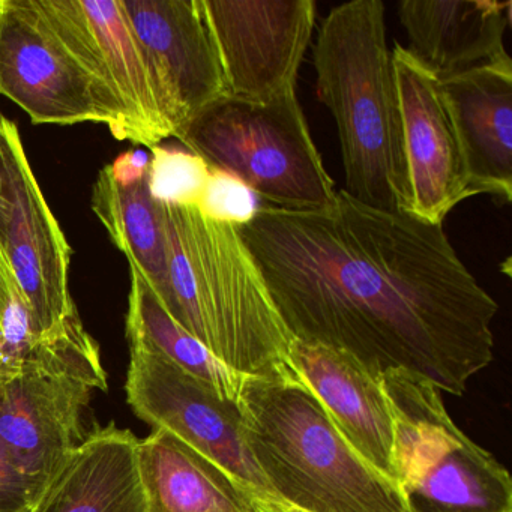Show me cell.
Segmentation results:
<instances>
[{
	"label": "cell",
	"instance_id": "1",
	"mask_svg": "<svg viewBox=\"0 0 512 512\" xmlns=\"http://www.w3.org/2000/svg\"><path fill=\"white\" fill-rule=\"evenodd\" d=\"M236 230L295 340L346 353L377 379L407 371L452 395L493 362L499 305L443 224L340 190L325 211L263 205Z\"/></svg>",
	"mask_w": 512,
	"mask_h": 512
},
{
	"label": "cell",
	"instance_id": "2",
	"mask_svg": "<svg viewBox=\"0 0 512 512\" xmlns=\"http://www.w3.org/2000/svg\"><path fill=\"white\" fill-rule=\"evenodd\" d=\"M163 215L170 316L235 373L298 380L290 365L295 338L236 227L197 208L163 205Z\"/></svg>",
	"mask_w": 512,
	"mask_h": 512
},
{
	"label": "cell",
	"instance_id": "3",
	"mask_svg": "<svg viewBox=\"0 0 512 512\" xmlns=\"http://www.w3.org/2000/svg\"><path fill=\"white\" fill-rule=\"evenodd\" d=\"M317 94L337 124L344 193L362 205L410 214L403 124L385 5L352 0L323 19L313 49Z\"/></svg>",
	"mask_w": 512,
	"mask_h": 512
},
{
	"label": "cell",
	"instance_id": "4",
	"mask_svg": "<svg viewBox=\"0 0 512 512\" xmlns=\"http://www.w3.org/2000/svg\"><path fill=\"white\" fill-rule=\"evenodd\" d=\"M245 446L277 499L302 512H409L397 482L374 469L299 380L245 377Z\"/></svg>",
	"mask_w": 512,
	"mask_h": 512
},
{
	"label": "cell",
	"instance_id": "5",
	"mask_svg": "<svg viewBox=\"0 0 512 512\" xmlns=\"http://www.w3.org/2000/svg\"><path fill=\"white\" fill-rule=\"evenodd\" d=\"M175 137L211 169L244 181L265 206L325 211L337 200L296 89L265 103L226 95Z\"/></svg>",
	"mask_w": 512,
	"mask_h": 512
},
{
	"label": "cell",
	"instance_id": "6",
	"mask_svg": "<svg viewBox=\"0 0 512 512\" xmlns=\"http://www.w3.org/2000/svg\"><path fill=\"white\" fill-rule=\"evenodd\" d=\"M394 418L392 464L409 512H512V481L455 425L436 386L407 371L380 376Z\"/></svg>",
	"mask_w": 512,
	"mask_h": 512
},
{
	"label": "cell",
	"instance_id": "7",
	"mask_svg": "<svg viewBox=\"0 0 512 512\" xmlns=\"http://www.w3.org/2000/svg\"><path fill=\"white\" fill-rule=\"evenodd\" d=\"M97 389L106 391L107 374L77 310L0 386V442L40 491L85 439L83 413Z\"/></svg>",
	"mask_w": 512,
	"mask_h": 512
},
{
	"label": "cell",
	"instance_id": "8",
	"mask_svg": "<svg viewBox=\"0 0 512 512\" xmlns=\"http://www.w3.org/2000/svg\"><path fill=\"white\" fill-rule=\"evenodd\" d=\"M0 94L34 124L92 122L131 140L124 110L62 46L32 0H0Z\"/></svg>",
	"mask_w": 512,
	"mask_h": 512
},
{
	"label": "cell",
	"instance_id": "9",
	"mask_svg": "<svg viewBox=\"0 0 512 512\" xmlns=\"http://www.w3.org/2000/svg\"><path fill=\"white\" fill-rule=\"evenodd\" d=\"M0 254L31 307L38 337L77 310L68 287L71 251L26 157L19 128L0 112Z\"/></svg>",
	"mask_w": 512,
	"mask_h": 512
},
{
	"label": "cell",
	"instance_id": "10",
	"mask_svg": "<svg viewBox=\"0 0 512 512\" xmlns=\"http://www.w3.org/2000/svg\"><path fill=\"white\" fill-rule=\"evenodd\" d=\"M227 95L274 100L295 91L316 25L314 0H200Z\"/></svg>",
	"mask_w": 512,
	"mask_h": 512
},
{
	"label": "cell",
	"instance_id": "11",
	"mask_svg": "<svg viewBox=\"0 0 512 512\" xmlns=\"http://www.w3.org/2000/svg\"><path fill=\"white\" fill-rule=\"evenodd\" d=\"M130 350L125 391L134 413L154 430L184 440L239 484L272 494L245 446L238 403L224 400L158 353Z\"/></svg>",
	"mask_w": 512,
	"mask_h": 512
},
{
	"label": "cell",
	"instance_id": "12",
	"mask_svg": "<svg viewBox=\"0 0 512 512\" xmlns=\"http://www.w3.org/2000/svg\"><path fill=\"white\" fill-rule=\"evenodd\" d=\"M32 4L80 67L124 110L130 142L152 149L172 137L121 0H32Z\"/></svg>",
	"mask_w": 512,
	"mask_h": 512
},
{
	"label": "cell",
	"instance_id": "13",
	"mask_svg": "<svg viewBox=\"0 0 512 512\" xmlns=\"http://www.w3.org/2000/svg\"><path fill=\"white\" fill-rule=\"evenodd\" d=\"M121 5L175 137L200 110L227 95L200 0H121Z\"/></svg>",
	"mask_w": 512,
	"mask_h": 512
},
{
	"label": "cell",
	"instance_id": "14",
	"mask_svg": "<svg viewBox=\"0 0 512 512\" xmlns=\"http://www.w3.org/2000/svg\"><path fill=\"white\" fill-rule=\"evenodd\" d=\"M404 154L410 187V214L443 224L449 212L475 196L460 139L440 80L400 44L392 50Z\"/></svg>",
	"mask_w": 512,
	"mask_h": 512
},
{
	"label": "cell",
	"instance_id": "15",
	"mask_svg": "<svg viewBox=\"0 0 512 512\" xmlns=\"http://www.w3.org/2000/svg\"><path fill=\"white\" fill-rule=\"evenodd\" d=\"M290 365L296 379L319 398L350 446L395 481L394 418L380 379L346 353L298 340L290 349Z\"/></svg>",
	"mask_w": 512,
	"mask_h": 512
},
{
	"label": "cell",
	"instance_id": "16",
	"mask_svg": "<svg viewBox=\"0 0 512 512\" xmlns=\"http://www.w3.org/2000/svg\"><path fill=\"white\" fill-rule=\"evenodd\" d=\"M473 194L512 199V61L490 64L440 80Z\"/></svg>",
	"mask_w": 512,
	"mask_h": 512
},
{
	"label": "cell",
	"instance_id": "17",
	"mask_svg": "<svg viewBox=\"0 0 512 512\" xmlns=\"http://www.w3.org/2000/svg\"><path fill=\"white\" fill-rule=\"evenodd\" d=\"M512 4L496 0H401L407 52L439 80L508 55Z\"/></svg>",
	"mask_w": 512,
	"mask_h": 512
},
{
	"label": "cell",
	"instance_id": "18",
	"mask_svg": "<svg viewBox=\"0 0 512 512\" xmlns=\"http://www.w3.org/2000/svg\"><path fill=\"white\" fill-rule=\"evenodd\" d=\"M137 442L113 422L92 431L44 485L31 512H146Z\"/></svg>",
	"mask_w": 512,
	"mask_h": 512
},
{
	"label": "cell",
	"instance_id": "19",
	"mask_svg": "<svg viewBox=\"0 0 512 512\" xmlns=\"http://www.w3.org/2000/svg\"><path fill=\"white\" fill-rule=\"evenodd\" d=\"M146 512H253L229 473L170 431L137 442Z\"/></svg>",
	"mask_w": 512,
	"mask_h": 512
},
{
	"label": "cell",
	"instance_id": "20",
	"mask_svg": "<svg viewBox=\"0 0 512 512\" xmlns=\"http://www.w3.org/2000/svg\"><path fill=\"white\" fill-rule=\"evenodd\" d=\"M92 209L113 244L140 272L167 313H172L163 205L149 187V170L136 179H119L110 166L98 173Z\"/></svg>",
	"mask_w": 512,
	"mask_h": 512
},
{
	"label": "cell",
	"instance_id": "21",
	"mask_svg": "<svg viewBox=\"0 0 512 512\" xmlns=\"http://www.w3.org/2000/svg\"><path fill=\"white\" fill-rule=\"evenodd\" d=\"M127 338L130 347L151 350L214 389L224 400L238 401L245 377L230 370L214 353L182 328L152 292L145 278L130 266Z\"/></svg>",
	"mask_w": 512,
	"mask_h": 512
},
{
	"label": "cell",
	"instance_id": "22",
	"mask_svg": "<svg viewBox=\"0 0 512 512\" xmlns=\"http://www.w3.org/2000/svg\"><path fill=\"white\" fill-rule=\"evenodd\" d=\"M209 173L208 164L188 149L164 145L151 149L149 187L163 205L199 208Z\"/></svg>",
	"mask_w": 512,
	"mask_h": 512
},
{
	"label": "cell",
	"instance_id": "23",
	"mask_svg": "<svg viewBox=\"0 0 512 512\" xmlns=\"http://www.w3.org/2000/svg\"><path fill=\"white\" fill-rule=\"evenodd\" d=\"M40 340L31 307L0 254V383L13 379Z\"/></svg>",
	"mask_w": 512,
	"mask_h": 512
},
{
	"label": "cell",
	"instance_id": "24",
	"mask_svg": "<svg viewBox=\"0 0 512 512\" xmlns=\"http://www.w3.org/2000/svg\"><path fill=\"white\" fill-rule=\"evenodd\" d=\"M262 208V199L244 181L223 170L211 169L197 209L209 220L239 227L253 221Z\"/></svg>",
	"mask_w": 512,
	"mask_h": 512
},
{
	"label": "cell",
	"instance_id": "25",
	"mask_svg": "<svg viewBox=\"0 0 512 512\" xmlns=\"http://www.w3.org/2000/svg\"><path fill=\"white\" fill-rule=\"evenodd\" d=\"M40 493L0 442V512H31Z\"/></svg>",
	"mask_w": 512,
	"mask_h": 512
},
{
	"label": "cell",
	"instance_id": "26",
	"mask_svg": "<svg viewBox=\"0 0 512 512\" xmlns=\"http://www.w3.org/2000/svg\"><path fill=\"white\" fill-rule=\"evenodd\" d=\"M239 487H241L244 496L247 497L253 512H302L290 506L289 503L277 499L272 494L253 490V488L247 487V485L239 484Z\"/></svg>",
	"mask_w": 512,
	"mask_h": 512
},
{
	"label": "cell",
	"instance_id": "27",
	"mask_svg": "<svg viewBox=\"0 0 512 512\" xmlns=\"http://www.w3.org/2000/svg\"><path fill=\"white\" fill-rule=\"evenodd\" d=\"M0 386H2V383H0Z\"/></svg>",
	"mask_w": 512,
	"mask_h": 512
}]
</instances>
